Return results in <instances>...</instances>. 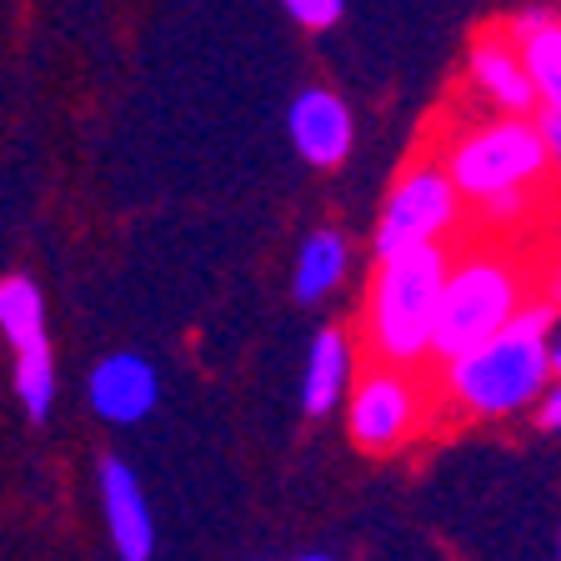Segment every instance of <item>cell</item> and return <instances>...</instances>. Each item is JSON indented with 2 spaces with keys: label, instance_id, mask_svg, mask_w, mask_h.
Listing matches in <instances>:
<instances>
[{
  "label": "cell",
  "instance_id": "cell-18",
  "mask_svg": "<svg viewBox=\"0 0 561 561\" xmlns=\"http://www.w3.org/2000/svg\"><path fill=\"white\" fill-rule=\"evenodd\" d=\"M537 426L541 432H561V381L547 391V401L537 407Z\"/></svg>",
  "mask_w": 561,
  "mask_h": 561
},
{
  "label": "cell",
  "instance_id": "cell-21",
  "mask_svg": "<svg viewBox=\"0 0 561 561\" xmlns=\"http://www.w3.org/2000/svg\"><path fill=\"white\" fill-rule=\"evenodd\" d=\"M301 561H331V557H301Z\"/></svg>",
  "mask_w": 561,
  "mask_h": 561
},
{
  "label": "cell",
  "instance_id": "cell-13",
  "mask_svg": "<svg viewBox=\"0 0 561 561\" xmlns=\"http://www.w3.org/2000/svg\"><path fill=\"white\" fill-rule=\"evenodd\" d=\"M341 276H346V241L336 231H316L296 261V301H321Z\"/></svg>",
  "mask_w": 561,
  "mask_h": 561
},
{
  "label": "cell",
  "instance_id": "cell-6",
  "mask_svg": "<svg viewBox=\"0 0 561 561\" xmlns=\"http://www.w3.org/2000/svg\"><path fill=\"white\" fill-rule=\"evenodd\" d=\"M436 401H442L436 366L432 371H407V366L366 362L356 376V391H351L346 432L362 451H397L432 426Z\"/></svg>",
  "mask_w": 561,
  "mask_h": 561
},
{
  "label": "cell",
  "instance_id": "cell-19",
  "mask_svg": "<svg viewBox=\"0 0 561 561\" xmlns=\"http://www.w3.org/2000/svg\"><path fill=\"white\" fill-rule=\"evenodd\" d=\"M537 126H541V140H547V151H551V165L561 171V116H551V111H541L537 116Z\"/></svg>",
  "mask_w": 561,
  "mask_h": 561
},
{
  "label": "cell",
  "instance_id": "cell-9",
  "mask_svg": "<svg viewBox=\"0 0 561 561\" xmlns=\"http://www.w3.org/2000/svg\"><path fill=\"white\" fill-rule=\"evenodd\" d=\"M101 496H105V526H111V541H116L121 561H151L156 526H151V512H146V496L136 486V471L121 456L101 461Z\"/></svg>",
  "mask_w": 561,
  "mask_h": 561
},
{
  "label": "cell",
  "instance_id": "cell-1",
  "mask_svg": "<svg viewBox=\"0 0 561 561\" xmlns=\"http://www.w3.org/2000/svg\"><path fill=\"white\" fill-rule=\"evenodd\" d=\"M541 266H531L526 251L506 241H461L456 266L446 280L442 321H436V362L451 366L486 341H496L506 327H516L526 306L541 301Z\"/></svg>",
  "mask_w": 561,
  "mask_h": 561
},
{
  "label": "cell",
  "instance_id": "cell-20",
  "mask_svg": "<svg viewBox=\"0 0 561 561\" xmlns=\"http://www.w3.org/2000/svg\"><path fill=\"white\" fill-rule=\"evenodd\" d=\"M551 371H557V381H561V327H557V336H551Z\"/></svg>",
  "mask_w": 561,
  "mask_h": 561
},
{
  "label": "cell",
  "instance_id": "cell-2",
  "mask_svg": "<svg viewBox=\"0 0 561 561\" xmlns=\"http://www.w3.org/2000/svg\"><path fill=\"white\" fill-rule=\"evenodd\" d=\"M456 245H421L397 261H381L366 296V362L432 371L436 366V321H442L446 280L456 266Z\"/></svg>",
  "mask_w": 561,
  "mask_h": 561
},
{
  "label": "cell",
  "instance_id": "cell-10",
  "mask_svg": "<svg viewBox=\"0 0 561 561\" xmlns=\"http://www.w3.org/2000/svg\"><path fill=\"white\" fill-rule=\"evenodd\" d=\"M291 140L311 165H341L351 151V111L331 91L311 85L291 101Z\"/></svg>",
  "mask_w": 561,
  "mask_h": 561
},
{
  "label": "cell",
  "instance_id": "cell-17",
  "mask_svg": "<svg viewBox=\"0 0 561 561\" xmlns=\"http://www.w3.org/2000/svg\"><path fill=\"white\" fill-rule=\"evenodd\" d=\"M537 280H541V301H551V306H557V311H561V251H557V256H547V261H541Z\"/></svg>",
  "mask_w": 561,
  "mask_h": 561
},
{
  "label": "cell",
  "instance_id": "cell-5",
  "mask_svg": "<svg viewBox=\"0 0 561 561\" xmlns=\"http://www.w3.org/2000/svg\"><path fill=\"white\" fill-rule=\"evenodd\" d=\"M461 226H467V201L446 175L442 156H411L376 221V261H397L421 245L467 241Z\"/></svg>",
  "mask_w": 561,
  "mask_h": 561
},
{
  "label": "cell",
  "instance_id": "cell-14",
  "mask_svg": "<svg viewBox=\"0 0 561 561\" xmlns=\"http://www.w3.org/2000/svg\"><path fill=\"white\" fill-rule=\"evenodd\" d=\"M522 56H526V70H531L541 111L561 116V11L551 15L531 41H522Z\"/></svg>",
  "mask_w": 561,
  "mask_h": 561
},
{
  "label": "cell",
  "instance_id": "cell-16",
  "mask_svg": "<svg viewBox=\"0 0 561 561\" xmlns=\"http://www.w3.org/2000/svg\"><path fill=\"white\" fill-rule=\"evenodd\" d=\"M341 11H346L341 0H291V5H286V15L301 21L306 31H327V25H336Z\"/></svg>",
  "mask_w": 561,
  "mask_h": 561
},
{
  "label": "cell",
  "instance_id": "cell-11",
  "mask_svg": "<svg viewBox=\"0 0 561 561\" xmlns=\"http://www.w3.org/2000/svg\"><path fill=\"white\" fill-rule=\"evenodd\" d=\"M346 381H351V336L341 327H327L311 341V356H306V386H301L306 416H327L341 401Z\"/></svg>",
  "mask_w": 561,
  "mask_h": 561
},
{
  "label": "cell",
  "instance_id": "cell-8",
  "mask_svg": "<svg viewBox=\"0 0 561 561\" xmlns=\"http://www.w3.org/2000/svg\"><path fill=\"white\" fill-rule=\"evenodd\" d=\"M161 397V381H156V366L130 356V351H116L105 356L91 371V407L101 421H116V426H130Z\"/></svg>",
  "mask_w": 561,
  "mask_h": 561
},
{
  "label": "cell",
  "instance_id": "cell-12",
  "mask_svg": "<svg viewBox=\"0 0 561 561\" xmlns=\"http://www.w3.org/2000/svg\"><path fill=\"white\" fill-rule=\"evenodd\" d=\"M0 331L15 346V356L25 351H50L46 341V301L35 291L31 276H5L0 280Z\"/></svg>",
  "mask_w": 561,
  "mask_h": 561
},
{
  "label": "cell",
  "instance_id": "cell-4",
  "mask_svg": "<svg viewBox=\"0 0 561 561\" xmlns=\"http://www.w3.org/2000/svg\"><path fill=\"white\" fill-rule=\"evenodd\" d=\"M446 175L456 181L467 206H486L496 196H537L547 186L551 151L541 140L537 121H516V116H491V121H471L461 126L442 151Z\"/></svg>",
  "mask_w": 561,
  "mask_h": 561
},
{
  "label": "cell",
  "instance_id": "cell-7",
  "mask_svg": "<svg viewBox=\"0 0 561 561\" xmlns=\"http://www.w3.org/2000/svg\"><path fill=\"white\" fill-rule=\"evenodd\" d=\"M471 85L486 95L502 116H516V121H537L541 116V101H537V85H531V70H526V56L516 46L506 25H491L471 41Z\"/></svg>",
  "mask_w": 561,
  "mask_h": 561
},
{
  "label": "cell",
  "instance_id": "cell-15",
  "mask_svg": "<svg viewBox=\"0 0 561 561\" xmlns=\"http://www.w3.org/2000/svg\"><path fill=\"white\" fill-rule=\"evenodd\" d=\"M15 391H21V407L31 421L50 416V401H56V366H50V351H25V356H15Z\"/></svg>",
  "mask_w": 561,
  "mask_h": 561
},
{
  "label": "cell",
  "instance_id": "cell-3",
  "mask_svg": "<svg viewBox=\"0 0 561 561\" xmlns=\"http://www.w3.org/2000/svg\"><path fill=\"white\" fill-rule=\"evenodd\" d=\"M557 306H526L516 327L461 362L442 366V401H451L467 416H512L522 407H541L557 386L551 371V336H557Z\"/></svg>",
  "mask_w": 561,
  "mask_h": 561
}]
</instances>
